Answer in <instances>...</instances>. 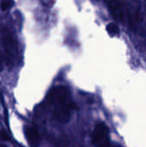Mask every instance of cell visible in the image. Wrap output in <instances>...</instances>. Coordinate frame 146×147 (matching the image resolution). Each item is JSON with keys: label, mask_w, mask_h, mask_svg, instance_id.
I'll list each match as a JSON object with an SVG mask.
<instances>
[{"label": "cell", "mask_w": 146, "mask_h": 147, "mask_svg": "<svg viewBox=\"0 0 146 147\" xmlns=\"http://www.w3.org/2000/svg\"><path fill=\"white\" fill-rule=\"evenodd\" d=\"M53 118L60 123H66L71 118L73 104L70 90L65 86L53 89L49 96Z\"/></svg>", "instance_id": "cell-1"}, {"label": "cell", "mask_w": 146, "mask_h": 147, "mask_svg": "<svg viewBox=\"0 0 146 147\" xmlns=\"http://www.w3.org/2000/svg\"><path fill=\"white\" fill-rule=\"evenodd\" d=\"M127 8L128 25L131 28L141 35H146V8L139 2L131 0Z\"/></svg>", "instance_id": "cell-2"}, {"label": "cell", "mask_w": 146, "mask_h": 147, "mask_svg": "<svg viewBox=\"0 0 146 147\" xmlns=\"http://www.w3.org/2000/svg\"><path fill=\"white\" fill-rule=\"evenodd\" d=\"M0 40L3 47L6 59L9 65H12L19 59V47L14 33L7 27L0 28Z\"/></svg>", "instance_id": "cell-3"}, {"label": "cell", "mask_w": 146, "mask_h": 147, "mask_svg": "<svg viewBox=\"0 0 146 147\" xmlns=\"http://www.w3.org/2000/svg\"><path fill=\"white\" fill-rule=\"evenodd\" d=\"M94 144L97 147H112L109 138V129L104 123H99L92 135Z\"/></svg>", "instance_id": "cell-4"}, {"label": "cell", "mask_w": 146, "mask_h": 147, "mask_svg": "<svg viewBox=\"0 0 146 147\" xmlns=\"http://www.w3.org/2000/svg\"><path fill=\"white\" fill-rule=\"evenodd\" d=\"M108 6L113 15V16L120 22L128 23L127 19V8L120 0H110L108 3Z\"/></svg>", "instance_id": "cell-5"}, {"label": "cell", "mask_w": 146, "mask_h": 147, "mask_svg": "<svg viewBox=\"0 0 146 147\" xmlns=\"http://www.w3.org/2000/svg\"><path fill=\"white\" fill-rule=\"evenodd\" d=\"M26 138L28 143L30 147H39L40 146V135L38 131L34 127H27L26 131Z\"/></svg>", "instance_id": "cell-6"}, {"label": "cell", "mask_w": 146, "mask_h": 147, "mask_svg": "<svg viewBox=\"0 0 146 147\" xmlns=\"http://www.w3.org/2000/svg\"><path fill=\"white\" fill-rule=\"evenodd\" d=\"M107 31L111 36H116L120 33V29H119L118 26L115 23H113V22L107 25Z\"/></svg>", "instance_id": "cell-7"}, {"label": "cell", "mask_w": 146, "mask_h": 147, "mask_svg": "<svg viewBox=\"0 0 146 147\" xmlns=\"http://www.w3.org/2000/svg\"><path fill=\"white\" fill-rule=\"evenodd\" d=\"M14 4H15L14 0H2L0 3V8L3 11H5L11 9L14 6Z\"/></svg>", "instance_id": "cell-8"}, {"label": "cell", "mask_w": 146, "mask_h": 147, "mask_svg": "<svg viewBox=\"0 0 146 147\" xmlns=\"http://www.w3.org/2000/svg\"><path fill=\"white\" fill-rule=\"evenodd\" d=\"M0 140H2V141H8L9 140V137L5 134L4 131H0Z\"/></svg>", "instance_id": "cell-9"}, {"label": "cell", "mask_w": 146, "mask_h": 147, "mask_svg": "<svg viewBox=\"0 0 146 147\" xmlns=\"http://www.w3.org/2000/svg\"><path fill=\"white\" fill-rule=\"evenodd\" d=\"M3 57L0 53V71L3 70Z\"/></svg>", "instance_id": "cell-10"}, {"label": "cell", "mask_w": 146, "mask_h": 147, "mask_svg": "<svg viewBox=\"0 0 146 147\" xmlns=\"http://www.w3.org/2000/svg\"><path fill=\"white\" fill-rule=\"evenodd\" d=\"M0 147H6V146H4L3 144H0Z\"/></svg>", "instance_id": "cell-11"}, {"label": "cell", "mask_w": 146, "mask_h": 147, "mask_svg": "<svg viewBox=\"0 0 146 147\" xmlns=\"http://www.w3.org/2000/svg\"><path fill=\"white\" fill-rule=\"evenodd\" d=\"M145 8H146V0H145Z\"/></svg>", "instance_id": "cell-12"}]
</instances>
